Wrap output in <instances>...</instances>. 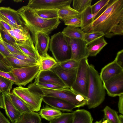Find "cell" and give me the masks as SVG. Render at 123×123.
Here are the masks:
<instances>
[{
  "label": "cell",
  "mask_w": 123,
  "mask_h": 123,
  "mask_svg": "<svg viewBox=\"0 0 123 123\" xmlns=\"http://www.w3.org/2000/svg\"><path fill=\"white\" fill-rule=\"evenodd\" d=\"M90 25L82 30L85 33H102L111 38L123 35V0H109Z\"/></svg>",
  "instance_id": "obj_1"
},
{
  "label": "cell",
  "mask_w": 123,
  "mask_h": 123,
  "mask_svg": "<svg viewBox=\"0 0 123 123\" xmlns=\"http://www.w3.org/2000/svg\"><path fill=\"white\" fill-rule=\"evenodd\" d=\"M17 11L25 26L32 34L41 32L49 35L61 22L58 18L46 19L40 17L34 9L27 5L21 7Z\"/></svg>",
  "instance_id": "obj_2"
},
{
  "label": "cell",
  "mask_w": 123,
  "mask_h": 123,
  "mask_svg": "<svg viewBox=\"0 0 123 123\" xmlns=\"http://www.w3.org/2000/svg\"><path fill=\"white\" fill-rule=\"evenodd\" d=\"M89 85L87 103L89 109L94 108L100 105L104 101L105 89L98 71L92 65L88 68Z\"/></svg>",
  "instance_id": "obj_3"
},
{
  "label": "cell",
  "mask_w": 123,
  "mask_h": 123,
  "mask_svg": "<svg viewBox=\"0 0 123 123\" xmlns=\"http://www.w3.org/2000/svg\"><path fill=\"white\" fill-rule=\"evenodd\" d=\"M49 48L54 58L58 63L70 59L71 52L67 38L59 32L51 36Z\"/></svg>",
  "instance_id": "obj_4"
},
{
  "label": "cell",
  "mask_w": 123,
  "mask_h": 123,
  "mask_svg": "<svg viewBox=\"0 0 123 123\" xmlns=\"http://www.w3.org/2000/svg\"><path fill=\"white\" fill-rule=\"evenodd\" d=\"M30 90L41 96L55 97L65 100L75 106L76 108L84 106L86 104L78 101L76 99V93L70 88H66L56 89L41 87L34 83L29 84L28 87Z\"/></svg>",
  "instance_id": "obj_5"
},
{
  "label": "cell",
  "mask_w": 123,
  "mask_h": 123,
  "mask_svg": "<svg viewBox=\"0 0 123 123\" xmlns=\"http://www.w3.org/2000/svg\"><path fill=\"white\" fill-rule=\"evenodd\" d=\"M89 65L87 58L80 60L75 81L70 88L75 93L87 98L89 82Z\"/></svg>",
  "instance_id": "obj_6"
},
{
  "label": "cell",
  "mask_w": 123,
  "mask_h": 123,
  "mask_svg": "<svg viewBox=\"0 0 123 123\" xmlns=\"http://www.w3.org/2000/svg\"><path fill=\"white\" fill-rule=\"evenodd\" d=\"M12 92L27 104L33 111L40 110L43 96L31 91L28 87L22 86L14 88Z\"/></svg>",
  "instance_id": "obj_7"
},
{
  "label": "cell",
  "mask_w": 123,
  "mask_h": 123,
  "mask_svg": "<svg viewBox=\"0 0 123 123\" xmlns=\"http://www.w3.org/2000/svg\"><path fill=\"white\" fill-rule=\"evenodd\" d=\"M11 71L16 80L14 84L18 86H25L36 78L40 72V64L12 68Z\"/></svg>",
  "instance_id": "obj_8"
},
{
  "label": "cell",
  "mask_w": 123,
  "mask_h": 123,
  "mask_svg": "<svg viewBox=\"0 0 123 123\" xmlns=\"http://www.w3.org/2000/svg\"><path fill=\"white\" fill-rule=\"evenodd\" d=\"M72 0H29L27 5L34 9H60L70 5Z\"/></svg>",
  "instance_id": "obj_9"
},
{
  "label": "cell",
  "mask_w": 123,
  "mask_h": 123,
  "mask_svg": "<svg viewBox=\"0 0 123 123\" xmlns=\"http://www.w3.org/2000/svg\"><path fill=\"white\" fill-rule=\"evenodd\" d=\"M103 84L109 96L115 97L123 94V72L111 77Z\"/></svg>",
  "instance_id": "obj_10"
},
{
  "label": "cell",
  "mask_w": 123,
  "mask_h": 123,
  "mask_svg": "<svg viewBox=\"0 0 123 123\" xmlns=\"http://www.w3.org/2000/svg\"><path fill=\"white\" fill-rule=\"evenodd\" d=\"M67 38L71 49L70 59L79 61L87 58L89 55L86 48L87 43L86 41L83 39Z\"/></svg>",
  "instance_id": "obj_11"
},
{
  "label": "cell",
  "mask_w": 123,
  "mask_h": 123,
  "mask_svg": "<svg viewBox=\"0 0 123 123\" xmlns=\"http://www.w3.org/2000/svg\"><path fill=\"white\" fill-rule=\"evenodd\" d=\"M32 34L35 47L41 57L47 56L50 39L49 35L41 32Z\"/></svg>",
  "instance_id": "obj_12"
},
{
  "label": "cell",
  "mask_w": 123,
  "mask_h": 123,
  "mask_svg": "<svg viewBox=\"0 0 123 123\" xmlns=\"http://www.w3.org/2000/svg\"><path fill=\"white\" fill-rule=\"evenodd\" d=\"M59 63L50 70L55 73L65 84L68 87L70 88L76 78L77 69H68L61 67Z\"/></svg>",
  "instance_id": "obj_13"
},
{
  "label": "cell",
  "mask_w": 123,
  "mask_h": 123,
  "mask_svg": "<svg viewBox=\"0 0 123 123\" xmlns=\"http://www.w3.org/2000/svg\"><path fill=\"white\" fill-rule=\"evenodd\" d=\"M43 101L51 107L63 111L72 112L76 108L75 105L69 102L56 98L43 96Z\"/></svg>",
  "instance_id": "obj_14"
},
{
  "label": "cell",
  "mask_w": 123,
  "mask_h": 123,
  "mask_svg": "<svg viewBox=\"0 0 123 123\" xmlns=\"http://www.w3.org/2000/svg\"><path fill=\"white\" fill-rule=\"evenodd\" d=\"M35 80L51 83L60 86L65 88H68L59 77L51 70L40 71Z\"/></svg>",
  "instance_id": "obj_15"
},
{
  "label": "cell",
  "mask_w": 123,
  "mask_h": 123,
  "mask_svg": "<svg viewBox=\"0 0 123 123\" xmlns=\"http://www.w3.org/2000/svg\"><path fill=\"white\" fill-rule=\"evenodd\" d=\"M122 72L123 68L118 65L114 60L102 68L99 75L103 83Z\"/></svg>",
  "instance_id": "obj_16"
},
{
  "label": "cell",
  "mask_w": 123,
  "mask_h": 123,
  "mask_svg": "<svg viewBox=\"0 0 123 123\" xmlns=\"http://www.w3.org/2000/svg\"><path fill=\"white\" fill-rule=\"evenodd\" d=\"M2 94L6 113L12 123H14L18 119L21 114L14 105L8 94Z\"/></svg>",
  "instance_id": "obj_17"
},
{
  "label": "cell",
  "mask_w": 123,
  "mask_h": 123,
  "mask_svg": "<svg viewBox=\"0 0 123 123\" xmlns=\"http://www.w3.org/2000/svg\"><path fill=\"white\" fill-rule=\"evenodd\" d=\"M0 13L16 25L25 26L17 11L9 7H1Z\"/></svg>",
  "instance_id": "obj_18"
},
{
  "label": "cell",
  "mask_w": 123,
  "mask_h": 123,
  "mask_svg": "<svg viewBox=\"0 0 123 123\" xmlns=\"http://www.w3.org/2000/svg\"><path fill=\"white\" fill-rule=\"evenodd\" d=\"M107 44V43L105 39L104 36L87 43L86 48L89 56H96Z\"/></svg>",
  "instance_id": "obj_19"
},
{
  "label": "cell",
  "mask_w": 123,
  "mask_h": 123,
  "mask_svg": "<svg viewBox=\"0 0 123 123\" xmlns=\"http://www.w3.org/2000/svg\"><path fill=\"white\" fill-rule=\"evenodd\" d=\"M19 49L26 55L39 62L41 57L36 49L33 43H17Z\"/></svg>",
  "instance_id": "obj_20"
},
{
  "label": "cell",
  "mask_w": 123,
  "mask_h": 123,
  "mask_svg": "<svg viewBox=\"0 0 123 123\" xmlns=\"http://www.w3.org/2000/svg\"><path fill=\"white\" fill-rule=\"evenodd\" d=\"M72 123H92L93 118L91 113L85 109H78L73 112Z\"/></svg>",
  "instance_id": "obj_21"
},
{
  "label": "cell",
  "mask_w": 123,
  "mask_h": 123,
  "mask_svg": "<svg viewBox=\"0 0 123 123\" xmlns=\"http://www.w3.org/2000/svg\"><path fill=\"white\" fill-rule=\"evenodd\" d=\"M39 113L42 118L50 121L59 117L62 113L60 110L47 105L41 109Z\"/></svg>",
  "instance_id": "obj_22"
},
{
  "label": "cell",
  "mask_w": 123,
  "mask_h": 123,
  "mask_svg": "<svg viewBox=\"0 0 123 123\" xmlns=\"http://www.w3.org/2000/svg\"><path fill=\"white\" fill-rule=\"evenodd\" d=\"M8 94L14 105L21 114L33 112L27 104L13 93L10 92Z\"/></svg>",
  "instance_id": "obj_23"
},
{
  "label": "cell",
  "mask_w": 123,
  "mask_h": 123,
  "mask_svg": "<svg viewBox=\"0 0 123 123\" xmlns=\"http://www.w3.org/2000/svg\"><path fill=\"white\" fill-rule=\"evenodd\" d=\"M14 123H42L39 113L34 112L21 114Z\"/></svg>",
  "instance_id": "obj_24"
},
{
  "label": "cell",
  "mask_w": 123,
  "mask_h": 123,
  "mask_svg": "<svg viewBox=\"0 0 123 123\" xmlns=\"http://www.w3.org/2000/svg\"><path fill=\"white\" fill-rule=\"evenodd\" d=\"M62 32L67 38L81 39H83L84 33L79 27H74L68 26L64 28Z\"/></svg>",
  "instance_id": "obj_25"
},
{
  "label": "cell",
  "mask_w": 123,
  "mask_h": 123,
  "mask_svg": "<svg viewBox=\"0 0 123 123\" xmlns=\"http://www.w3.org/2000/svg\"><path fill=\"white\" fill-rule=\"evenodd\" d=\"M57 12L58 18L63 21L80 14L70 5L64 6L58 9Z\"/></svg>",
  "instance_id": "obj_26"
},
{
  "label": "cell",
  "mask_w": 123,
  "mask_h": 123,
  "mask_svg": "<svg viewBox=\"0 0 123 123\" xmlns=\"http://www.w3.org/2000/svg\"><path fill=\"white\" fill-rule=\"evenodd\" d=\"M91 6L87 7L80 14L82 21L80 28L82 30L91 24L94 20L98 14L92 13Z\"/></svg>",
  "instance_id": "obj_27"
},
{
  "label": "cell",
  "mask_w": 123,
  "mask_h": 123,
  "mask_svg": "<svg viewBox=\"0 0 123 123\" xmlns=\"http://www.w3.org/2000/svg\"><path fill=\"white\" fill-rule=\"evenodd\" d=\"M39 63L40 71L50 70L59 63L49 55L45 57H41Z\"/></svg>",
  "instance_id": "obj_28"
},
{
  "label": "cell",
  "mask_w": 123,
  "mask_h": 123,
  "mask_svg": "<svg viewBox=\"0 0 123 123\" xmlns=\"http://www.w3.org/2000/svg\"><path fill=\"white\" fill-rule=\"evenodd\" d=\"M34 9L38 16L44 19H51L58 18V9Z\"/></svg>",
  "instance_id": "obj_29"
},
{
  "label": "cell",
  "mask_w": 123,
  "mask_h": 123,
  "mask_svg": "<svg viewBox=\"0 0 123 123\" xmlns=\"http://www.w3.org/2000/svg\"><path fill=\"white\" fill-rule=\"evenodd\" d=\"M104 119L110 123H120L119 116L117 112L108 106L103 110Z\"/></svg>",
  "instance_id": "obj_30"
},
{
  "label": "cell",
  "mask_w": 123,
  "mask_h": 123,
  "mask_svg": "<svg viewBox=\"0 0 123 123\" xmlns=\"http://www.w3.org/2000/svg\"><path fill=\"white\" fill-rule=\"evenodd\" d=\"M6 58L12 69L31 66L38 64L26 62L13 56H8Z\"/></svg>",
  "instance_id": "obj_31"
},
{
  "label": "cell",
  "mask_w": 123,
  "mask_h": 123,
  "mask_svg": "<svg viewBox=\"0 0 123 123\" xmlns=\"http://www.w3.org/2000/svg\"><path fill=\"white\" fill-rule=\"evenodd\" d=\"M14 84L12 80L0 76V91L2 94L10 93Z\"/></svg>",
  "instance_id": "obj_32"
},
{
  "label": "cell",
  "mask_w": 123,
  "mask_h": 123,
  "mask_svg": "<svg viewBox=\"0 0 123 123\" xmlns=\"http://www.w3.org/2000/svg\"><path fill=\"white\" fill-rule=\"evenodd\" d=\"M73 6L74 9L80 14L88 7L91 6L92 0H73Z\"/></svg>",
  "instance_id": "obj_33"
},
{
  "label": "cell",
  "mask_w": 123,
  "mask_h": 123,
  "mask_svg": "<svg viewBox=\"0 0 123 123\" xmlns=\"http://www.w3.org/2000/svg\"><path fill=\"white\" fill-rule=\"evenodd\" d=\"M7 31L15 39L17 43H26L33 42L30 35L28 36H25L13 30Z\"/></svg>",
  "instance_id": "obj_34"
},
{
  "label": "cell",
  "mask_w": 123,
  "mask_h": 123,
  "mask_svg": "<svg viewBox=\"0 0 123 123\" xmlns=\"http://www.w3.org/2000/svg\"><path fill=\"white\" fill-rule=\"evenodd\" d=\"M73 117V112L63 113L60 117L50 121L49 123H72Z\"/></svg>",
  "instance_id": "obj_35"
},
{
  "label": "cell",
  "mask_w": 123,
  "mask_h": 123,
  "mask_svg": "<svg viewBox=\"0 0 123 123\" xmlns=\"http://www.w3.org/2000/svg\"><path fill=\"white\" fill-rule=\"evenodd\" d=\"M0 27L1 35L3 41L20 49L17 45L16 41L7 31Z\"/></svg>",
  "instance_id": "obj_36"
},
{
  "label": "cell",
  "mask_w": 123,
  "mask_h": 123,
  "mask_svg": "<svg viewBox=\"0 0 123 123\" xmlns=\"http://www.w3.org/2000/svg\"><path fill=\"white\" fill-rule=\"evenodd\" d=\"M64 21L65 25L67 26L80 28L81 26L82 21L80 14Z\"/></svg>",
  "instance_id": "obj_37"
},
{
  "label": "cell",
  "mask_w": 123,
  "mask_h": 123,
  "mask_svg": "<svg viewBox=\"0 0 123 123\" xmlns=\"http://www.w3.org/2000/svg\"><path fill=\"white\" fill-rule=\"evenodd\" d=\"M103 36H104V34L102 33L99 32L84 33L83 40L87 43Z\"/></svg>",
  "instance_id": "obj_38"
},
{
  "label": "cell",
  "mask_w": 123,
  "mask_h": 123,
  "mask_svg": "<svg viewBox=\"0 0 123 123\" xmlns=\"http://www.w3.org/2000/svg\"><path fill=\"white\" fill-rule=\"evenodd\" d=\"M80 60L69 59L59 63L62 68L66 69H77Z\"/></svg>",
  "instance_id": "obj_39"
},
{
  "label": "cell",
  "mask_w": 123,
  "mask_h": 123,
  "mask_svg": "<svg viewBox=\"0 0 123 123\" xmlns=\"http://www.w3.org/2000/svg\"><path fill=\"white\" fill-rule=\"evenodd\" d=\"M109 0H101L98 1L92 6H91L92 12L93 14L98 13L105 6Z\"/></svg>",
  "instance_id": "obj_40"
},
{
  "label": "cell",
  "mask_w": 123,
  "mask_h": 123,
  "mask_svg": "<svg viewBox=\"0 0 123 123\" xmlns=\"http://www.w3.org/2000/svg\"><path fill=\"white\" fill-rule=\"evenodd\" d=\"M34 83L37 86L41 87L56 89H61L65 88L63 87L54 84L35 80Z\"/></svg>",
  "instance_id": "obj_41"
},
{
  "label": "cell",
  "mask_w": 123,
  "mask_h": 123,
  "mask_svg": "<svg viewBox=\"0 0 123 123\" xmlns=\"http://www.w3.org/2000/svg\"><path fill=\"white\" fill-rule=\"evenodd\" d=\"M10 56H13L18 59L28 62L35 64H39V63L36 60L27 56L11 53Z\"/></svg>",
  "instance_id": "obj_42"
},
{
  "label": "cell",
  "mask_w": 123,
  "mask_h": 123,
  "mask_svg": "<svg viewBox=\"0 0 123 123\" xmlns=\"http://www.w3.org/2000/svg\"><path fill=\"white\" fill-rule=\"evenodd\" d=\"M2 42L11 53L27 56L20 49L4 41H3Z\"/></svg>",
  "instance_id": "obj_43"
},
{
  "label": "cell",
  "mask_w": 123,
  "mask_h": 123,
  "mask_svg": "<svg viewBox=\"0 0 123 123\" xmlns=\"http://www.w3.org/2000/svg\"><path fill=\"white\" fill-rule=\"evenodd\" d=\"M0 21L6 23L12 28H18L22 27H24L16 25L0 13Z\"/></svg>",
  "instance_id": "obj_44"
},
{
  "label": "cell",
  "mask_w": 123,
  "mask_h": 123,
  "mask_svg": "<svg viewBox=\"0 0 123 123\" xmlns=\"http://www.w3.org/2000/svg\"><path fill=\"white\" fill-rule=\"evenodd\" d=\"M114 60L118 65L123 68V49L118 52Z\"/></svg>",
  "instance_id": "obj_45"
},
{
  "label": "cell",
  "mask_w": 123,
  "mask_h": 123,
  "mask_svg": "<svg viewBox=\"0 0 123 123\" xmlns=\"http://www.w3.org/2000/svg\"><path fill=\"white\" fill-rule=\"evenodd\" d=\"M0 76L12 80L14 83L16 82L14 75L11 71L7 72L0 70Z\"/></svg>",
  "instance_id": "obj_46"
},
{
  "label": "cell",
  "mask_w": 123,
  "mask_h": 123,
  "mask_svg": "<svg viewBox=\"0 0 123 123\" xmlns=\"http://www.w3.org/2000/svg\"><path fill=\"white\" fill-rule=\"evenodd\" d=\"M12 30L25 36H28L30 35L29 30L26 26L18 28H12Z\"/></svg>",
  "instance_id": "obj_47"
},
{
  "label": "cell",
  "mask_w": 123,
  "mask_h": 123,
  "mask_svg": "<svg viewBox=\"0 0 123 123\" xmlns=\"http://www.w3.org/2000/svg\"><path fill=\"white\" fill-rule=\"evenodd\" d=\"M0 52L6 57L11 56V53L3 42L0 40Z\"/></svg>",
  "instance_id": "obj_48"
},
{
  "label": "cell",
  "mask_w": 123,
  "mask_h": 123,
  "mask_svg": "<svg viewBox=\"0 0 123 123\" xmlns=\"http://www.w3.org/2000/svg\"><path fill=\"white\" fill-rule=\"evenodd\" d=\"M119 100L118 107L119 112L122 115L123 114V94L118 96Z\"/></svg>",
  "instance_id": "obj_49"
},
{
  "label": "cell",
  "mask_w": 123,
  "mask_h": 123,
  "mask_svg": "<svg viewBox=\"0 0 123 123\" xmlns=\"http://www.w3.org/2000/svg\"><path fill=\"white\" fill-rule=\"evenodd\" d=\"M12 69L11 67L7 66L0 60V70L8 72L11 71Z\"/></svg>",
  "instance_id": "obj_50"
},
{
  "label": "cell",
  "mask_w": 123,
  "mask_h": 123,
  "mask_svg": "<svg viewBox=\"0 0 123 123\" xmlns=\"http://www.w3.org/2000/svg\"><path fill=\"white\" fill-rule=\"evenodd\" d=\"M0 27L2 28L7 31L12 30V28L6 23L0 21Z\"/></svg>",
  "instance_id": "obj_51"
},
{
  "label": "cell",
  "mask_w": 123,
  "mask_h": 123,
  "mask_svg": "<svg viewBox=\"0 0 123 123\" xmlns=\"http://www.w3.org/2000/svg\"><path fill=\"white\" fill-rule=\"evenodd\" d=\"M0 123H11L0 111Z\"/></svg>",
  "instance_id": "obj_52"
},
{
  "label": "cell",
  "mask_w": 123,
  "mask_h": 123,
  "mask_svg": "<svg viewBox=\"0 0 123 123\" xmlns=\"http://www.w3.org/2000/svg\"><path fill=\"white\" fill-rule=\"evenodd\" d=\"M0 60L7 66L11 67L9 63L7 60L6 58V57H5L0 52Z\"/></svg>",
  "instance_id": "obj_53"
},
{
  "label": "cell",
  "mask_w": 123,
  "mask_h": 123,
  "mask_svg": "<svg viewBox=\"0 0 123 123\" xmlns=\"http://www.w3.org/2000/svg\"><path fill=\"white\" fill-rule=\"evenodd\" d=\"M0 108L4 109L3 95L0 91Z\"/></svg>",
  "instance_id": "obj_54"
},
{
  "label": "cell",
  "mask_w": 123,
  "mask_h": 123,
  "mask_svg": "<svg viewBox=\"0 0 123 123\" xmlns=\"http://www.w3.org/2000/svg\"><path fill=\"white\" fill-rule=\"evenodd\" d=\"M120 123H123V116L122 115L120 114L118 116Z\"/></svg>",
  "instance_id": "obj_55"
},
{
  "label": "cell",
  "mask_w": 123,
  "mask_h": 123,
  "mask_svg": "<svg viewBox=\"0 0 123 123\" xmlns=\"http://www.w3.org/2000/svg\"><path fill=\"white\" fill-rule=\"evenodd\" d=\"M0 40L2 42H3V40L2 38V37L1 32H0Z\"/></svg>",
  "instance_id": "obj_56"
},
{
  "label": "cell",
  "mask_w": 123,
  "mask_h": 123,
  "mask_svg": "<svg viewBox=\"0 0 123 123\" xmlns=\"http://www.w3.org/2000/svg\"><path fill=\"white\" fill-rule=\"evenodd\" d=\"M107 121L106 120H104L101 123H107Z\"/></svg>",
  "instance_id": "obj_57"
},
{
  "label": "cell",
  "mask_w": 123,
  "mask_h": 123,
  "mask_svg": "<svg viewBox=\"0 0 123 123\" xmlns=\"http://www.w3.org/2000/svg\"><path fill=\"white\" fill-rule=\"evenodd\" d=\"M102 122V120H101L99 121H97L94 123H101Z\"/></svg>",
  "instance_id": "obj_58"
},
{
  "label": "cell",
  "mask_w": 123,
  "mask_h": 123,
  "mask_svg": "<svg viewBox=\"0 0 123 123\" xmlns=\"http://www.w3.org/2000/svg\"><path fill=\"white\" fill-rule=\"evenodd\" d=\"M2 0H0V2H1L2 1Z\"/></svg>",
  "instance_id": "obj_59"
},
{
  "label": "cell",
  "mask_w": 123,
  "mask_h": 123,
  "mask_svg": "<svg viewBox=\"0 0 123 123\" xmlns=\"http://www.w3.org/2000/svg\"><path fill=\"white\" fill-rule=\"evenodd\" d=\"M107 123H110L108 121H107Z\"/></svg>",
  "instance_id": "obj_60"
}]
</instances>
